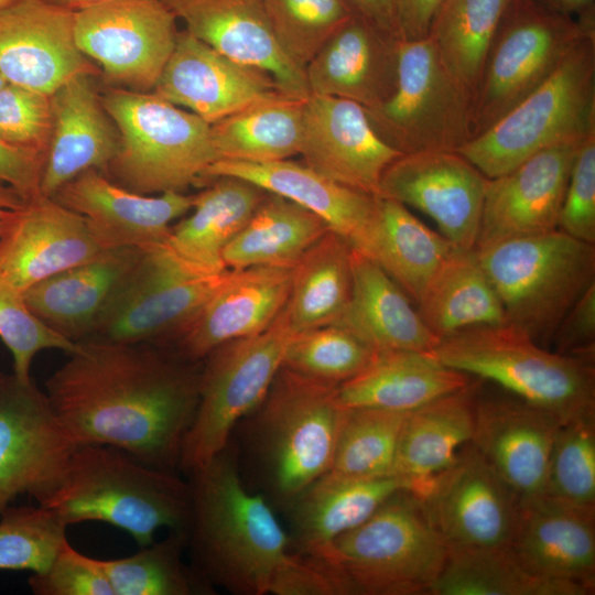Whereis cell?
<instances>
[{
    "mask_svg": "<svg viewBox=\"0 0 595 595\" xmlns=\"http://www.w3.org/2000/svg\"><path fill=\"white\" fill-rule=\"evenodd\" d=\"M202 360L154 343L88 339L45 381V393L77 445L120 448L177 470L194 419Z\"/></svg>",
    "mask_w": 595,
    "mask_h": 595,
    "instance_id": "6da1fadb",
    "label": "cell"
},
{
    "mask_svg": "<svg viewBox=\"0 0 595 595\" xmlns=\"http://www.w3.org/2000/svg\"><path fill=\"white\" fill-rule=\"evenodd\" d=\"M192 564L214 586L235 594H270L292 559L289 534L269 501L245 486L228 445L187 474Z\"/></svg>",
    "mask_w": 595,
    "mask_h": 595,
    "instance_id": "7a4b0ae2",
    "label": "cell"
},
{
    "mask_svg": "<svg viewBox=\"0 0 595 595\" xmlns=\"http://www.w3.org/2000/svg\"><path fill=\"white\" fill-rule=\"evenodd\" d=\"M37 505L67 527L87 521L111 524L140 548L152 543L162 528L187 530L191 491L176 470L149 465L113 446L82 444L55 489Z\"/></svg>",
    "mask_w": 595,
    "mask_h": 595,
    "instance_id": "3957f363",
    "label": "cell"
},
{
    "mask_svg": "<svg viewBox=\"0 0 595 595\" xmlns=\"http://www.w3.org/2000/svg\"><path fill=\"white\" fill-rule=\"evenodd\" d=\"M444 365L499 385L561 424L595 416L593 358L550 351L509 323L479 325L440 339Z\"/></svg>",
    "mask_w": 595,
    "mask_h": 595,
    "instance_id": "277c9868",
    "label": "cell"
},
{
    "mask_svg": "<svg viewBox=\"0 0 595 595\" xmlns=\"http://www.w3.org/2000/svg\"><path fill=\"white\" fill-rule=\"evenodd\" d=\"M101 104L119 137L105 174L132 192L184 193L217 160L210 125L153 91L110 88Z\"/></svg>",
    "mask_w": 595,
    "mask_h": 595,
    "instance_id": "5b68a950",
    "label": "cell"
},
{
    "mask_svg": "<svg viewBox=\"0 0 595 595\" xmlns=\"http://www.w3.org/2000/svg\"><path fill=\"white\" fill-rule=\"evenodd\" d=\"M348 594H429L440 576L448 548L422 499L402 489L366 521L338 537L323 553Z\"/></svg>",
    "mask_w": 595,
    "mask_h": 595,
    "instance_id": "8992f818",
    "label": "cell"
},
{
    "mask_svg": "<svg viewBox=\"0 0 595 595\" xmlns=\"http://www.w3.org/2000/svg\"><path fill=\"white\" fill-rule=\"evenodd\" d=\"M474 251L507 322L543 347L566 312L595 283V245L558 228Z\"/></svg>",
    "mask_w": 595,
    "mask_h": 595,
    "instance_id": "52a82bcc",
    "label": "cell"
},
{
    "mask_svg": "<svg viewBox=\"0 0 595 595\" xmlns=\"http://www.w3.org/2000/svg\"><path fill=\"white\" fill-rule=\"evenodd\" d=\"M593 133L595 34H588L542 85L456 152L494 178L544 149Z\"/></svg>",
    "mask_w": 595,
    "mask_h": 595,
    "instance_id": "ba28073f",
    "label": "cell"
},
{
    "mask_svg": "<svg viewBox=\"0 0 595 595\" xmlns=\"http://www.w3.org/2000/svg\"><path fill=\"white\" fill-rule=\"evenodd\" d=\"M336 389L281 367L252 412L256 453L271 494L288 508L332 467L344 414Z\"/></svg>",
    "mask_w": 595,
    "mask_h": 595,
    "instance_id": "9c48e42d",
    "label": "cell"
},
{
    "mask_svg": "<svg viewBox=\"0 0 595 595\" xmlns=\"http://www.w3.org/2000/svg\"><path fill=\"white\" fill-rule=\"evenodd\" d=\"M292 333L284 306L262 332L226 342L206 355L198 403L183 440L178 469L188 474L228 445L236 424L267 396Z\"/></svg>",
    "mask_w": 595,
    "mask_h": 595,
    "instance_id": "30bf717a",
    "label": "cell"
},
{
    "mask_svg": "<svg viewBox=\"0 0 595 595\" xmlns=\"http://www.w3.org/2000/svg\"><path fill=\"white\" fill-rule=\"evenodd\" d=\"M588 34H595V22L554 12L533 0H511L470 100V139L542 85Z\"/></svg>",
    "mask_w": 595,
    "mask_h": 595,
    "instance_id": "8fae6325",
    "label": "cell"
},
{
    "mask_svg": "<svg viewBox=\"0 0 595 595\" xmlns=\"http://www.w3.org/2000/svg\"><path fill=\"white\" fill-rule=\"evenodd\" d=\"M365 109L377 133L402 154L456 152L470 139V99L429 36L398 42L396 88Z\"/></svg>",
    "mask_w": 595,
    "mask_h": 595,
    "instance_id": "7c38bea8",
    "label": "cell"
},
{
    "mask_svg": "<svg viewBox=\"0 0 595 595\" xmlns=\"http://www.w3.org/2000/svg\"><path fill=\"white\" fill-rule=\"evenodd\" d=\"M227 272L208 274L193 268L166 241L143 248L129 280L88 339L171 346L195 320Z\"/></svg>",
    "mask_w": 595,
    "mask_h": 595,
    "instance_id": "4fadbf2b",
    "label": "cell"
},
{
    "mask_svg": "<svg viewBox=\"0 0 595 595\" xmlns=\"http://www.w3.org/2000/svg\"><path fill=\"white\" fill-rule=\"evenodd\" d=\"M77 446L33 379L0 370V515L20 495L41 504Z\"/></svg>",
    "mask_w": 595,
    "mask_h": 595,
    "instance_id": "5bb4252c",
    "label": "cell"
},
{
    "mask_svg": "<svg viewBox=\"0 0 595 595\" xmlns=\"http://www.w3.org/2000/svg\"><path fill=\"white\" fill-rule=\"evenodd\" d=\"M162 0H105L74 13L80 52L121 88L154 89L178 31Z\"/></svg>",
    "mask_w": 595,
    "mask_h": 595,
    "instance_id": "9a60e30c",
    "label": "cell"
},
{
    "mask_svg": "<svg viewBox=\"0 0 595 595\" xmlns=\"http://www.w3.org/2000/svg\"><path fill=\"white\" fill-rule=\"evenodd\" d=\"M418 496L448 552L509 549L519 498L472 443Z\"/></svg>",
    "mask_w": 595,
    "mask_h": 595,
    "instance_id": "2e32d148",
    "label": "cell"
},
{
    "mask_svg": "<svg viewBox=\"0 0 595 595\" xmlns=\"http://www.w3.org/2000/svg\"><path fill=\"white\" fill-rule=\"evenodd\" d=\"M487 180L458 152L402 154L383 172L378 196L421 210L453 245L474 250Z\"/></svg>",
    "mask_w": 595,
    "mask_h": 595,
    "instance_id": "e0dca14e",
    "label": "cell"
},
{
    "mask_svg": "<svg viewBox=\"0 0 595 595\" xmlns=\"http://www.w3.org/2000/svg\"><path fill=\"white\" fill-rule=\"evenodd\" d=\"M299 154L323 176L374 196L386 169L402 155L377 133L364 106L314 94L304 102Z\"/></svg>",
    "mask_w": 595,
    "mask_h": 595,
    "instance_id": "ac0fdd59",
    "label": "cell"
},
{
    "mask_svg": "<svg viewBox=\"0 0 595 595\" xmlns=\"http://www.w3.org/2000/svg\"><path fill=\"white\" fill-rule=\"evenodd\" d=\"M74 11L43 0H14L0 8V74L45 95L93 68L74 35Z\"/></svg>",
    "mask_w": 595,
    "mask_h": 595,
    "instance_id": "d6986e66",
    "label": "cell"
},
{
    "mask_svg": "<svg viewBox=\"0 0 595 595\" xmlns=\"http://www.w3.org/2000/svg\"><path fill=\"white\" fill-rule=\"evenodd\" d=\"M584 140L544 149L510 172L488 178L474 250L556 229L571 170Z\"/></svg>",
    "mask_w": 595,
    "mask_h": 595,
    "instance_id": "ffe728a7",
    "label": "cell"
},
{
    "mask_svg": "<svg viewBox=\"0 0 595 595\" xmlns=\"http://www.w3.org/2000/svg\"><path fill=\"white\" fill-rule=\"evenodd\" d=\"M152 91L209 125L284 95L267 73L228 58L186 30L178 32Z\"/></svg>",
    "mask_w": 595,
    "mask_h": 595,
    "instance_id": "44dd1931",
    "label": "cell"
},
{
    "mask_svg": "<svg viewBox=\"0 0 595 595\" xmlns=\"http://www.w3.org/2000/svg\"><path fill=\"white\" fill-rule=\"evenodd\" d=\"M104 250L80 215L37 194L6 220L0 234V272L24 292Z\"/></svg>",
    "mask_w": 595,
    "mask_h": 595,
    "instance_id": "7402d4cb",
    "label": "cell"
},
{
    "mask_svg": "<svg viewBox=\"0 0 595 595\" xmlns=\"http://www.w3.org/2000/svg\"><path fill=\"white\" fill-rule=\"evenodd\" d=\"M561 425L551 413L509 392L477 393L470 443L521 501L544 494Z\"/></svg>",
    "mask_w": 595,
    "mask_h": 595,
    "instance_id": "603a6c76",
    "label": "cell"
},
{
    "mask_svg": "<svg viewBox=\"0 0 595 595\" xmlns=\"http://www.w3.org/2000/svg\"><path fill=\"white\" fill-rule=\"evenodd\" d=\"M53 198L80 215L105 249L165 242L172 223L194 203V195L182 192L156 196L132 192L98 170L76 176Z\"/></svg>",
    "mask_w": 595,
    "mask_h": 595,
    "instance_id": "cb8c5ba5",
    "label": "cell"
},
{
    "mask_svg": "<svg viewBox=\"0 0 595 595\" xmlns=\"http://www.w3.org/2000/svg\"><path fill=\"white\" fill-rule=\"evenodd\" d=\"M192 35L228 58L267 73L293 98L310 96L305 74L280 48L264 0H162Z\"/></svg>",
    "mask_w": 595,
    "mask_h": 595,
    "instance_id": "d4e9b609",
    "label": "cell"
},
{
    "mask_svg": "<svg viewBox=\"0 0 595 595\" xmlns=\"http://www.w3.org/2000/svg\"><path fill=\"white\" fill-rule=\"evenodd\" d=\"M530 573L595 589V509L542 494L520 501L508 549Z\"/></svg>",
    "mask_w": 595,
    "mask_h": 595,
    "instance_id": "484cf974",
    "label": "cell"
},
{
    "mask_svg": "<svg viewBox=\"0 0 595 595\" xmlns=\"http://www.w3.org/2000/svg\"><path fill=\"white\" fill-rule=\"evenodd\" d=\"M292 268L228 270L195 320L171 345L182 356L203 360L217 346L266 329L286 305Z\"/></svg>",
    "mask_w": 595,
    "mask_h": 595,
    "instance_id": "4316f807",
    "label": "cell"
},
{
    "mask_svg": "<svg viewBox=\"0 0 595 595\" xmlns=\"http://www.w3.org/2000/svg\"><path fill=\"white\" fill-rule=\"evenodd\" d=\"M142 251L138 247L104 250L30 286L24 300L36 317L63 337L86 340L129 280Z\"/></svg>",
    "mask_w": 595,
    "mask_h": 595,
    "instance_id": "83f0119b",
    "label": "cell"
},
{
    "mask_svg": "<svg viewBox=\"0 0 595 595\" xmlns=\"http://www.w3.org/2000/svg\"><path fill=\"white\" fill-rule=\"evenodd\" d=\"M90 74H80L53 95V125L41 170L39 192L53 197L66 183L89 170L105 174L118 147V132Z\"/></svg>",
    "mask_w": 595,
    "mask_h": 595,
    "instance_id": "f1b7e54d",
    "label": "cell"
},
{
    "mask_svg": "<svg viewBox=\"0 0 595 595\" xmlns=\"http://www.w3.org/2000/svg\"><path fill=\"white\" fill-rule=\"evenodd\" d=\"M399 41L355 14L306 64L310 95L379 105L396 88Z\"/></svg>",
    "mask_w": 595,
    "mask_h": 595,
    "instance_id": "f546056e",
    "label": "cell"
},
{
    "mask_svg": "<svg viewBox=\"0 0 595 595\" xmlns=\"http://www.w3.org/2000/svg\"><path fill=\"white\" fill-rule=\"evenodd\" d=\"M410 484L396 475L359 478L328 470L289 506L290 549L323 553L338 537L366 521L386 500Z\"/></svg>",
    "mask_w": 595,
    "mask_h": 595,
    "instance_id": "4dcf8cb0",
    "label": "cell"
},
{
    "mask_svg": "<svg viewBox=\"0 0 595 595\" xmlns=\"http://www.w3.org/2000/svg\"><path fill=\"white\" fill-rule=\"evenodd\" d=\"M232 176L248 181L267 193L288 198L322 218L331 230L349 244L371 218L377 196L338 184L309 165L294 161L247 162L216 160L203 180Z\"/></svg>",
    "mask_w": 595,
    "mask_h": 595,
    "instance_id": "1f68e13d",
    "label": "cell"
},
{
    "mask_svg": "<svg viewBox=\"0 0 595 595\" xmlns=\"http://www.w3.org/2000/svg\"><path fill=\"white\" fill-rule=\"evenodd\" d=\"M470 376L441 363L432 351H374L356 376L337 386L345 408H377L409 412L469 386Z\"/></svg>",
    "mask_w": 595,
    "mask_h": 595,
    "instance_id": "d6a6232c",
    "label": "cell"
},
{
    "mask_svg": "<svg viewBox=\"0 0 595 595\" xmlns=\"http://www.w3.org/2000/svg\"><path fill=\"white\" fill-rule=\"evenodd\" d=\"M351 270L350 299L335 324L375 351L435 348L440 339L425 326L411 299L378 264L354 248Z\"/></svg>",
    "mask_w": 595,
    "mask_h": 595,
    "instance_id": "836d02e7",
    "label": "cell"
},
{
    "mask_svg": "<svg viewBox=\"0 0 595 595\" xmlns=\"http://www.w3.org/2000/svg\"><path fill=\"white\" fill-rule=\"evenodd\" d=\"M351 247L378 264L415 303L442 261L456 248L407 207L377 196L374 214Z\"/></svg>",
    "mask_w": 595,
    "mask_h": 595,
    "instance_id": "e575fe53",
    "label": "cell"
},
{
    "mask_svg": "<svg viewBox=\"0 0 595 595\" xmlns=\"http://www.w3.org/2000/svg\"><path fill=\"white\" fill-rule=\"evenodd\" d=\"M477 385L409 411L401 430L393 475L420 495L470 443Z\"/></svg>",
    "mask_w": 595,
    "mask_h": 595,
    "instance_id": "d590c367",
    "label": "cell"
},
{
    "mask_svg": "<svg viewBox=\"0 0 595 595\" xmlns=\"http://www.w3.org/2000/svg\"><path fill=\"white\" fill-rule=\"evenodd\" d=\"M194 195L190 216L171 227L167 246L193 268L219 274L226 269L223 251L242 229L267 192L232 176H218Z\"/></svg>",
    "mask_w": 595,
    "mask_h": 595,
    "instance_id": "8d00e7d4",
    "label": "cell"
},
{
    "mask_svg": "<svg viewBox=\"0 0 595 595\" xmlns=\"http://www.w3.org/2000/svg\"><path fill=\"white\" fill-rule=\"evenodd\" d=\"M416 304L421 320L439 339L468 327L508 323L475 251L458 247L435 270Z\"/></svg>",
    "mask_w": 595,
    "mask_h": 595,
    "instance_id": "74e56055",
    "label": "cell"
},
{
    "mask_svg": "<svg viewBox=\"0 0 595 595\" xmlns=\"http://www.w3.org/2000/svg\"><path fill=\"white\" fill-rule=\"evenodd\" d=\"M328 230L327 224L314 213L267 193L247 224L225 247L223 261L228 270L293 268Z\"/></svg>",
    "mask_w": 595,
    "mask_h": 595,
    "instance_id": "f35d334b",
    "label": "cell"
},
{
    "mask_svg": "<svg viewBox=\"0 0 595 595\" xmlns=\"http://www.w3.org/2000/svg\"><path fill=\"white\" fill-rule=\"evenodd\" d=\"M353 247L328 230L292 268L286 311L293 333L335 323L350 299Z\"/></svg>",
    "mask_w": 595,
    "mask_h": 595,
    "instance_id": "ab89813d",
    "label": "cell"
},
{
    "mask_svg": "<svg viewBox=\"0 0 595 595\" xmlns=\"http://www.w3.org/2000/svg\"><path fill=\"white\" fill-rule=\"evenodd\" d=\"M305 100L281 95L212 123L217 160L270 162L299 154Z\"/></svg>",
    "mask_w": 595,
    "mask_h": 595,
    "instance_id": "60d3db41",
    "label": "cell"
},
{
    "mask_svg": "<svg viewBox=\"0 0 595 595\" xmlns=\"http://www.w3.org/2000/svg\"><path fill=\"white\" fill-rule=\"evenodd\" d=\"M510 1L443 0L433 19L428 36L451 77L470 100Z\"/></svg>",
    "mask_w": 595,
    "mask_h": 595,
    "instance_id": "b9f144b4",
    "label": "cell"
},
{
    "mask_svg": "<svg viewBox=\"0 0 595 595\" xmlns=\"http://www.w3.org/2000/svg\"><path fill=\"white\" fill-rule=\"evenodd\" d=\"M430 595H589L585 586L537 576L508 549L448 552Z\"/></svg>",
    "mask_w": 595,
    "mask_h": 595,
    "instance_id": "7bdbcfd3",
    "label": "cell"
},
{
    "mask_svg": "<svg viewBox=\"0 0 595 595\" xmlns=\"http://www.w3.org/2000/svg\"><path fill=\"white\" fill-rule=\"evenodd\" d=\"M187 532L170 530L165 539L136 553L100 560L113 595H209L214 586L183 559Z\"/></svg>",
    "mask_w": 595,
    "mask_h": 595,
    "instance_id": "ee69618b",
    "label": "cell"
},
{
    "mask_svg": "<svg viewBox=\"0 0 595 595\" xmlns=\"http://www.w3.org/2000/svg\"><path fill=\"white\" fill-rule=\"evenodd\" d=\"M407 413L377 408H344L329 470L359 478L393 475Z\"/></svg>",
    "mask_w": 595,
    "mask_h": 595,
    "instance_id": "f6af8a7d",
    "label": "cell"
},
{
    "mask_svg": "<svg viewBox=\"0 0 595 595\" xmlns=\"http://www.w3.org/2000/svg\"><path fill=\"white\" fill-rule=\"evenodd\" d=\"M374 351L334 323L292 333L282 367L316 381L339 386L363 370Z\"/></svg>",
    "mask_w": 595,
    "mask_h": 595,
    "instance_id": "bcb514c9",
    "label": "cell"
},
{
    "mask_svg": "<svg viewBox=\"0 0 595 595\" xmlns=\"http://www.w3.org/2000/svg\"><path fill=\"white\" fill-rule=\"evenodd\" d=\"M282 52L304 71L326 41L355 13L345 0H264Z\"/></svg>",
    "mask_w": 595,
    "mask_h": 595,
    "instance_id": "7dc6e473",
    "label": "cell"
},
{
    "mask_svg": "<svg viewBox=\"0 0 595 595\" xmlns=\"http://www.w3.org/2000/svg\"><path fill=\"white\" fill-rule=\"evenodd\" d=\"M67 526L50 509L7 507L0 515V571H45L67 539Z\"/></svg>",
    "mask_w": 595,
    "mask_h": 595,
    "instance_id": "c3c4849f",
    "label": "cell"
},
{
    "mask_svg": "<svg viewBox=\"0 0 595 595\" xmlns=\"http://www.w3.org/2000/svg\"><path fill=\"white\" fill-rule=\"evenodd\" d=\"M544 494L595 509V416L561 425L550 454Z\"/></svg>",
    "mask_w": 595,
    "mask_h": 595,
    "instance_id": "681fc988",
    "label": "cell"
},
{
    "mask_svg": "<svg viewBox=\"0 0 595 595\" xmlns=\"http://www.w3.org/2000/svg\"><path fill=\"white\" fill-rule=\"evenodd\" d=\"M0 338L13 359V374L24 381L32 379L31 367L37 353L60 349L72 354L78 343L72 342L36 317L23 292L0 272Z\"/></svg>",
    "mask_w": 595,
    "mask_h": 595,
    "instance_id": "f907efd6",
    "label": "cell"
},
{
    "mask_svg": "<svg viewBox=\"0 0 595 595\" xmlns=\"http://www.w3.org/2000/svg\"><path fill=\"white\" fill-rule=\"evenodd\" d=\"M52 125L51 96L10 83L0 89V141L44 160Z\"/></svg>",
    "mask_w": 595,
    "mask_h": 595,
    "instance_id": "816d5d0a",
    "label": "cell"
},
{
    "mask_svg": "<svg viewBox=\"0 0 595 595\" xmlns=\"http://www.w3.org/2000/svg\"><path fill=\"white\" fill-rule=\"evenodd\" d=\"M34 595H113L100 560L77 551L66 539L48 567L31 573Z\"/></svg>",
    "mask_w": 595,
    "mask_h": 595,
    "instance_id": "f5cc1de1",
    "label": "cell"
},
{
    "mask_svg": "<svg viewBox=\"0 0 595 595\" xmlns=\"http://www.w3.org/2000/svg\"><path fill=\"white\" fill-rule=\"evenodd\" d=\"M558 229L595 245V133L582 142L576 153Z\"/></svg>",
    "mask_w": 595,
    "mask_h": 595,
    "instance_id": "db71d44e",
    "label": "cell"
},
{
    "mask_svg": "<svg viewBox=\"0 0 595 595\" xmlns=\"http://www.w3.org/2000/svg\"><path fill=\"white\" fill-rule=\"evenodd\" d=\"M551 343L556 353L594 358L595 283L563 316L554 331Z\"/></svg>",
    "mask_w": 595,
    "mask_h": 595,
    "instance_id": "11a10c76",
    "label": "cell"
},
{
    "mask_svg": "<svg viewBox=\"0 0 595 595\" xmlns=\"http://www.w3.org/2000/svg\"><path fill=\"white\" fill-rule=\"evenodd\" d=\"M43 159L0 141V181L24 197L40 194L39 184Z\"/></svg>",
    "mask_w": 595,
    "mask_h": 595,
    "instance_id": "9f6ffc18",
    "label": "cell"
},
{
    "mask_svg": "<svg viewBox=\"0 0 595 595\" xmlns=\"http://www.w3.org/2000/svg\"><path fill=\"white\" fill-rule=\"evenodd\" d=\"M443 0H399V24L402 40L428 36Z\"/></svg>",
    "mask_w": 595,
    "mask_h": 595,
    "instance_id": "6f0895ef",
    "label": "cell"
},
{
    "mask_svg": "<svg viewBox=\"0 0 595 595\" xmlns=\"http://www.w3.org/2000/svg\"><path fill=\"white\" fill-rule=\"evenodd\" d=\"M351 11L382 33L402 40L399 0H345Z\"/></svg>",
    "mask_w": 595,
    "mask_h": 595,
    "instance_id": "680465c9",
    "label": "cell"
},
{
    "mask_svg": "<svg viewBox=\"0 0 595 595\" xmlns=\"http://www.w3.org/2000/svg\"><path fill=\"white\" fill-rule=\"evenodd\" d=\"M542 7L554 12L577 17L581 21L594 20V1L595 0H533Z\"/></svg>",
    "mask_w": 595,
    "mask_h": 595,
    "instance_id": "91938a15",
    "label": "cell"
},
{
    "mask_svg": "<svg viewBox=\"0 0 595 595\" xmlns=\"http://www.w3.org/2000/svg\"><path fill=\"white\" fill-rule=\"evenodd\" d=\"M25 199L15 188L0 181V234L9 215Z\"/></svg>",
    "mask_w": 595,
    "mask_h": 595,
    "instance_id": "94428289",
    "label": "cell"
},
{
    "mask_svg": "<svg viewBox=\"0 0 595 595\" xmlns=\"http://www.w3.org/2000/svg\"><path fill=\"white\" fill-rule=\"evenodd\" d=\"M43 1L75 12V11H78L80 9H84L86 7L93 6L95 3H98L105 0H43Z\"/></svg>",
    "mask_w": 595,
    "mask_h": 595,
    "instance_id": "6125c7cd",
    "label": "cell"
},
{
    "mask_svg": "<svg viewBox=\"0 0 595 595\" xmlns=\"http://www.w3.org/2000/svg\"><path fill=\"white\" fill-rule=\"evenodd\" d=\"M8 84V82L4 79V77L0 74V89L4 87Z\"/></svg>",
    "mask_w": 595,
    "mask_h": 595,
    "instance_id": "be15d7a7",
    "label": "cell"
},
{
    "mask_svg": "<svg viewBox=\"0 0 595 595\" xmlns=\"http://www.w3.org/2000/svg\"><path fill=\"white\" fill-rule=\"evenodd\" d=\"M12 1H14V0H0V8L9 4Z\"/></svg>",
    "mask_w": 595,
    "mask_h": 595,
    "instance_id": "e7e4bbea",
    "label": "cell"
}]
</instances>
